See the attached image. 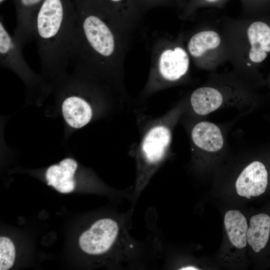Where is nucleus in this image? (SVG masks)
<instances>
[{"instance_id":"7ed1b4c3","label":"nucleus","mask_w":270,"mask_h":270,"mask_svg":"<svg viewBox=\"0 0 270 270\" xmlns=\"http://www.w3.org/2000/svg\"><path fill=\"white\" fill-rule=\"evenodd\" d=\"M172 116L168 113L148 121L132 152L136 165V181L130 200L133 207L166 158L172 141Z\"/></svg>"},{"instance_id":"9b49d317","label":"nucleus","mask_w":270,"mask_h":270,"mask_svg":"<svg viewBox=\"0 0 270 270\" xmlns=\"http://www.w3.org/2000/svg\"><path fill=\"white\" fill-rule=\"evenodd\" d=\"M270 235V216L265 214L252 216L247 232V242L256 252L267 244Z\"/></svg>"},{"instance_id":"f3484780","label":"nucleus","mask_w":270,"mask_h":270,"mask_svg":"<svg viewBox=\"0 0 270 270\" xmlns=\"http://www.w3.org/2000/svg\"><path fill=\"white\" fill-rule=\"evenodd\" d=\"M4 0H0V2L2 4Z\"/></svg>"},{"instance_id":"f03ea898","label":"nucleus","mask_w":270,"mask_h":270,"mask_svg":"<svg viewBox=\"0 0 270 270\" xmlns=\"http://www.w3.org/2000/svg\"><path fill=\"white\" fill-rule=\"evenodd\" d=\"M113 22L99 6L82 9L78 13L70 62L77 70L101 74L112 71L118 52Z\"/></svg>"},{"instance_id":"0eeeda50","label":"nucleus","mask_w":270,"mask_h":270,"mask_svg":"<svg viewBox=\"0 0 270 270\" xmlns=\"http://www.w3.org/2000/svg\"><path fill=\"white\" fill-rule=\"evenodd\" d=\"M62 112L67 124L76 128L87 124L92 116V110L88 102L82 97L74 94L64 100Z\"/></svg>"},{"instance_id":"423d86ee","label":"nucleus","mask_w":270,"mask_h":270,"mask_svg":"<svg viewBox=\"0 0 270 270\" xmlns=\"http://www.w3.org/2000/svg\"><path fill=\"white\" fill-rule=\"evenodd\" d=\"M77 166L76 162L70 158L63 160L58 164L50 166L46 173L48 184L62 193L72 192L75 186L74 176Z\"/></svg>"},{"instance_id":"f8f14e48","label":"nucleus","mask_w":270,"mask_h":270,"mask_svg":"<svg viewBox=\"0 0 270 270\" xmlns=\"http://www.w3.org/2000/svg\"><path fill=\"white\" fill-rule=\"evenodd\" d=\"M222 102V96L216 90L202 87L192 94L190 103L193 110L199 115H206L218 108Z\"/></svg>"},{"instance_id":"6e6552de","label":"nucleus","mask_w":270,"mask_h":270,"mask_svg":"<svg viewBox=\"0 0 270 270\" xmlns=\"http://www.w3.org/2000/svg\"><path fill=\"white\" fill-rule=\"evenodd\" d=\"M248 35L251 48L250 60L254 62H260L270 52V27L262 22L252 23L248 28Z\"/></svg>"},{"instance_id":"39448f33","label":"nucleus","mask_w":270,"mask_h":270,"mask_svg":"<svg viewBox=\"0 0 270 270\" xmlns=\"http://www.w3.org/2000/svg\"><path fill=\"white\" fill-rule=\"evenodd\" d=\"M188 66V56L184 49L176 47L166 50L160 57L158 76L162 80L176 81L186 74Z\"/></svg>"},{"instance_id":"1a4fd4ad","label":"nucleus","mask_w":270,"mask_h":270,"mask_svg":"<svg viewBox=\"0 0 270 270\" xmlns=\"http://www.w3.org/2000/svg\"><path fill=\"white\" fill-rule=\"evenodd\" d=\"M191 135L194 144L202 150L215 152L222 147L224 140L221 132L218 126L212 122H198L193 128Z\"/></svg>"},{"instance_id":"9d476101","label":"nucleus","mask_w":270,"mask_h":270,"mask_svg":"<svg viewBox=\"0 0 270 270\" xmlns=\"http://www.w3.org/2000/svg\"><path fill=\"white\" fill-rule=\"evenodd\" d=\"M224 226L230 243L238 248H243L247 244V220L238 210H230L224 216Z\"/></svg>"},{"instance_id":"dca6fc26","label":"nucleus","mask_w":270,"mask_h":270,"mask_svg":"<svg viewBox=\"0 0 270 270\" xmlns=\"http://www.w3.org/2000/svg\"><path fill=\"white\" fill-rule=\"evenodd\" d=\"M136 6L137 5L142 6H152L160 3H163L164 0H134Z\"/></svg>"},{"instance_id":"a211bd4d","label":"nucleus","mask_w":270,"mask_h":270,"mask_svg":"<svg viewBox=\"0 0 270 270\" xmlns=\"http://www.w3.org/2000/svg\"></svg>"},{"instance_id":"4468645a","label":"nucleus","mask_w":270,"mask_h":270,"mask_svg":"<svg viewBox=\"0 0 270 270\" xmlns=\"http://www.w3.org/2000/svg\"><path fill=\"white\" fill-rule=\"evenodd\" d=\"M15 248L8 238H0V270H8L14 264L15 259Z\"/></svg>"},{"instance_id":"20e7f679","label":"nucleus","mask_w":270,"mask_h":270,"mask_svg":"<svg viewBox=\"0 0 270 270\" xmlns=\"http://www.w3.org/2000/svg\"><path fill=\"white\" fill-rule=\"evenodd\" d=\"M267 186V170L258 161L253 162L246 166L236 182L238 194L247 198L261 195L266 191Z\"/></svg>"},{"instance_id":"2eb2a0df","label":"nucleus","mask_w":270,"mask_h":270,"mask_svg":"<svg viewBox=\"0 0 270 270\" xmlns=\"http://www.w3.org/2000/svg\"><path fill=\"white\" fill-rule=\"evenodd\" d=\"M108 4L106 13L114 18L118 14H129L136 10V6L134 0H105Z\"/></svg>"},{"instance_id":"f257e3e1","label":"nucleus","mask_w":270,"mask_h":270,"mask_svg":"<svg viewBox=\"0 0 270 270\" xmlns=\"http://www.w3.org/2000/svg\"><path fill=\"white\" fill-rule=\"evenodd\" d=\"M78 14L63 0H44L32 22V38L38 46L42 72L54 78L62 74L70 62Z\"/></svg>"},{"instance_id":"ddd939ff","label":"nucleus","mask_w":270,"mask_h":270,"mask_svg":"<svg viewBox=\"0 0 270 270\" xmlns=\"http://www.w3.org/2000/svg\"><path fill=\"white\" fill-rule=\"evenodd\" d=\"M220 42V37L216 32L202 31L192 37L188 44V50L192 56L198 57L207 50L218 47Z\"/></svg>"}]
</instances>
